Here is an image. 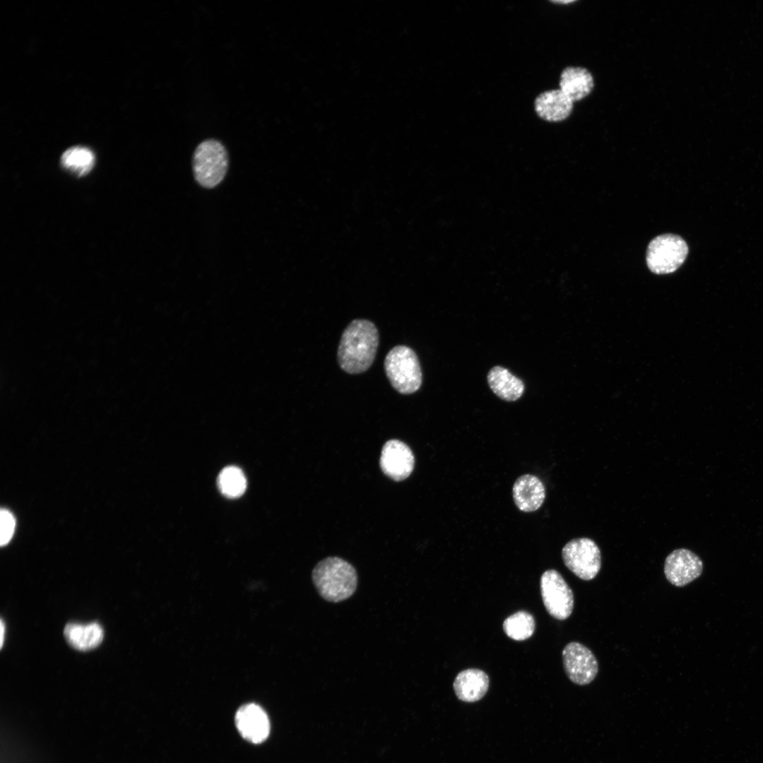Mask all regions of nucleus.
I'll return each instance as SVG.
<instances>
[{
  "label": "nucleus",
  "instance_id": "1",
  "mask_svg": "<svg viewBox=\"0 0 763 763\" xmlns=\"http://www.w3.org/2000/svg\"><path fill=\"white\" fill-rule=\"evenodd\" d=\"M379 345L375 325L367 319L353 320L345 329L338 348V362L348 374H360L373 363Z\"/></svg>",
  "mask_w": 763,
  "mask_h": 763
},
{
  "label": "nucleus",
  "instance_id": "2",
  "mask_svg": "<svg viewBox=\"0 0 763 763\" xmlns=\"http://www.w3.org/2000/svg\"><path fill=\"white\" fill-rule=\"evenodd\" d=\"M312 579L320 596L331 603L349 598L357 586L355 567L338 557H328L319 562L312 570Z\"/></svg>",
  "mask_w": 763,
  "mask_h": 763
},
{
  "label": "nucleus",
  "instance_id": "3",
  "mask_svg": "<svg viewBox=\"0 0 763 763\" xmlns=\"http://www.w3.org/2000/svg\"><path fill=\"white\" fill-rule=\"evenodd\" d=\"M384 364L386 377L398 392L410 394L420 389L422 371L418 356L410 348L394 347L386 354Z\"/></svg>",
  "mask_w": 763,
  "mask_h": 763
},
{
  "label": "nucleus",
  "instance_id": "4",
  "mask_svg": "<svg viewBox=\"0 0 763 763\" xmlns=\"http://www.w3.org/2000/svg\"><path fill=\"white\" fill-rule=\"evenodd\" d=\"M192 168L197 183L207 189L218 185L228 168V155L223 144L215 139H207L196 148Z\"/></svg>",
  "mask_w": 763,
  "mask_h": 763
},
{
  "label": "nucleus",
  "instance_id": "5",
  "mask_svg": "<svg viewBox=\"0 0 763 763\" xmlns=\"http://www.w3.org/2000/svg\"><path fill=\"white\" fill-rule=\"evenodd\" d=\"M688 247L680 236L664 234L653 238L647 247L646 264L656 274L670 273L685 261Z\"/></svg>",
  "mask_w": 763,
  "mask_h": 763
},
{
  "label": "nucleus",
  "instance_id": "6",
  "mask_svg": "<svg viewBox=\"0 0 763 763\" xmlns=\"http://www.w3.org/2000/svg\"><path fill=\"white\" fill-rule=\"evenodd\" d=\"M562 557L565 566L584 581L594 579L601 569V550L596 543L588 538L569 540L562 548Z\"/></svg>",
  "mask_w": 763,
  "mask_h": 763
},
{
  "label": "nucleus",
  "instance_id": "7",
  "mask_svg": "<svg viewBox=\"0 0 763 763\" xmlns=\"http://www.w3.org/2000/svg\"><path fill=\"white\" fill-rule=\"evenodd\" d=\"M540 592L547 612L554 618H568L574 608L573 592L555 569L546 570L540 577Z\"/></svg>",
  "mask_w": 763,
  "mask_h": 763
},
{
  "label": "nucleus",
  "instance_id": "8",
  "mask_svg": "<svg viewBox=\"0 0 763 763\" xmlns=\"http://www.w3.org/2000/svg\"><path fill=\"white\" fill-rule=\"evenodd\" d=\"M562 662L569 679L579 685L591 682L598 672V664L592 651L581 643L572 641L562 651Z\"/></svg>",
  "mask_w": 763,
  "mask_h": 763
},
{
  "label": "nucleus",
  "instance_id": "9",
  "mask_svg": "<svg viewBox=\"0 0 763 763\" xmlns=\"http://www.w3.org/2000/svg\"><path fill=\"white\" fill-rule=\"evenodd\" d=\"M702 571V560L688 549H676L666 558L665 576L668 581L675 586L682 587L687 585L697 579Z\"/></svg>",
  "mask_w": 763,
  "mask_h": 763
},
{
  "label": "nucleus",
  "instance_id": "10",
  "mask_svg": "<svg viewBox=\"0 0 763 763\" xmlns=\"http://www.w3.org/2000/svg\"><path fill=\"white\" fill-rule=\"evenodd\" d=\"M415 463L413 451L404 442L398 439L387 441L383 446L379 465L383 473L396 481L407 478Z\"/></svg>",
  "mask_w": 763,
  "mask_h": 763
},
{
  "label": "nucleus",
  "instance_id": "11",
  "mask_svg": "<svg viewBox=\"0 0 763 763\" xmlns=\"http://www.w3.org/2000/svg\"><path fill=\"white\" fill-rule=\"evenodd\" d=\"M236 727L247 741L259 744L266 740L270 733V721L265 711L254 703L242 706L235 716Z\"/></svg>",
  "mask_w": 763,
  "mask_h": 763
},
{
  "label": "nucleus",
  "instance_id": "12",
  "mask_svg": "<svg viewBox=\"0 0 763 763\" xmlns=\"http://www.w3.org/2000/svg\"><path fill=\"white\" fill-rule=\"evenodd\" d=\"M573 105L574 102L560 89L544 91L534 100V110L537 115L550 122L566 119L571 114Z\"/></svg>",
  "mask_w": 763,
  "mask_h": 763
},
{
  "label": "nucleus",
  "instance_id": "13",
  "mask_svg": "<svg viewBox=\"0 0 763 763\" xmlns=\"http://www.w3.org/2000/svg\"><path fill=\"white\" fill-rule=\"evenodd\" d=\"M512 495L517 508L524 512L538 509L545 498V488L542 481L536 475L525 474L515 481Z\"/></svg>",
  "mask_w": 763,
  "mask_h": 763
},
{
  "label": "nucleus",
  "instance_id": "14",
  "mask_svg": "<svg viewBox=\"0 0 763 763\" xmlns=\"http://www.w3.org/2000/svg\"><path fill=\"white\" fill-rule=\"evenodd\" d=\"M488 675L483 670L469 668L456 675L453 687L456 697L466 702H474L482 699L489 687Z\"/></svg>",
  "mask_w": 763,
  "mask_h": 763
},
{
  "label": "nucleus",
  "instance_id": "15",
  "mask_svg": "<svg viewBox=\"0 0 763 763\" xmlns=\"http://www.w3.org/2000/svg\"><path fill=\"white\" fill-rule=\"evenodd\" d=\"M593 86V77L585 68L568 66L561 72L559 89L573 102L581 100L588 96Z\"/></svg>",
  "mask_w": 763,
  "mask_h": 763
},
{
  "label": "nucleus",
  "instance_id": "16",
  "mask_svg": "<svg viewBox=\"0 0 763 763\" xmlns=\"http://www.w3.org/2000/svg\"><path fill=\"white\" fill-rule=\"evenodd\" d=\"M487 379L492 391L504 401H516L524 391L523 382L503 367H492Z\"/></svg>",
  "mask_w": 763,
  "mask_h": 763
},
{
  "label": "nucleus",
  "instance_id": "17",
  "mask_svg": "<svg viewBox=\"0 0 763 763\" xmlns=\"http://www.w3.org/2000/svg\"><path fill=\"white\" fill-rule=\"evenodd\" d=\"M67 642L79 651H88L97 647L102 641L103 629L97 622L90 624L69 623L64 629Z\"/></svg>",
  "mask_w": 763,
  "mask_h": 763
},
{
  "label": "nucleus",
  "instance_id": "18",
  "mask_svg": "<svg viewBox=\"0 0 763 763\" xmlns=\"http://www.w3.org/2000/svg\"><path fill=\"white\" fill-rule=\"evenodd\" d=\"M61 160L64 168L80 177L87 175L92 170L95 164V155L89 148L75 146L67 149L63 153Z\"/></svg>",
  "mask_w": 763,
  "mask_h": 763
},
{
  "label": "nucleus",
  "instance_id": "19",
  "mask_svg": "<svg viewBox=\"0 0 763 763\" xmlns=\"http://www.w3.org/2000/svg\"><path fill=\"white\" fill-rule=\"evenodd\" d=\"M536 628L534 617L528 612L520 610L508 617L503 622L505 634L516 641H523L531 637Z\"/></svg>",
  "mask_w": 763,
  "mask_h": 763
},
{
  "label": "nucleus",
  "instance_id": "20",
  "mask_svg": "<svg viewBox=\"0 0 763 763\" xmlns=\"http://www.w3.org/2000/svg\"><path fill=\"white\" fill-rule=\"evenodd\" d=\"M218 486L221 493L225 497L237 498L244 492L247 480L240 468L230 466L224 468L219 473Z\"/></svg>",
  "mask_w": 763,
  "mask_h": 763
},
{
  "label": "nucleus",
  "instance_id": "21",
  "mask_svg": "<svg viewBox=\"0 0 763 763\" xmlns=\"http://www.w3.org/2000/svg\"><path fill=\"white\" fill-rule=\"evenodd\" d=\"M0 519V543L4 546L8 543L13 536L16 521L13 514L6 509L1 510Z\"/></svg>",
  "mask_w": 763,
  "mask_h": 763
},
{
  "label": "nucleus",
  "instance_id": "22",
  "mask_svg": "<svg viewBox=\"0 0 763 763\" xmlns=\"http://www.w3.org/2000/svg\"><path fill=\"white\" fill-rule=\"evenodd\" d=\"M4 633H5V625L4 623V621L1 620V643H0L1 647H2V646L4 644Z\"/></svg>",
  "mask_w": 763,
  "mask_h": 763
},
{
  "label": "nucleus",
  "instance_id": "23",
  "mask_svg": "<svg viewBox=\"0 0 763 763\" xmlns=\"http://www.w3.org/2000/svg\"><path fill=\"white\" fill-rule=\"evenodd\" d=\"M552 2H553V3H554V2H555V3H558V4H569V3H572V2H574V1H552Z\"/></svg>",
  "mask_w": 763,
  "mask_h": 763
}]
</instances>
